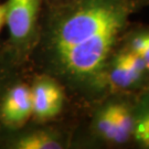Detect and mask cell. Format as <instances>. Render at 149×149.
<instances>
[{"label": "cell", "instance_id": "6da1fadb", "mask_svg": "<svg viewBox=\"0 0 149 149\" xmlns=\"http://www.w3.org/2000/svg\"><path fill=\"white\" fill-rule=\"evenodd\" d=\"M130 12L128 0H70L52 11L43 28L44 65L71 84L98 81Z\"/></svg>", "mask_w": 149, "mask_h": 149}, {"label": "cell", "instance_id": "7a4b0ae2", "mask_svg": "<svg viewBox=\"0 0 149 149\" xmlns=\"http://www.w3.org/2000/svg\"><path fill=\"white\" fill-rule=\"evenodd\" d=\"M41 0H7L5 23L10 33L11 43L27 48L36 36Z\"/></svg>", "mask_w": 149, "mask_h": 149}, {"label": "cell", "instance_id": "3957f363", "mask_svg": "<svg viewBox=\"0 0 149 149\" xmlns=\"http://www.w3.org/2000/svg\"><path fill=\"white\" fill-rule=\"evenodd\" d=\"M31 88L32 116L38 120L55 117L64 104V92L55 79L49 75L38 76Z\"/></svg>", "mask_w": 149, "mask_h": 149}, {"label": "cell", "instance_id": "277c9868", "mask_svg": "<svg viewBox=\"0 0 149 149\" xmlns=\"http://www.w3.org/2000/svg\"><path fill=\"white\" fill-rule=\"evenodd\" d=\"M32 117L31 88L26 83H17L2 94L0 120L10 128L23 126Z\"/></svg>", "mask_w": 149, "mask_h": 149}, {"label": "cell", "instance_id": "5b68a950", "mask_svg": "<svg viewBox=\"0 0 149 149\" xmlns=\"http://www.w3.org/2000/svg\"><path fill=\"white\" fill-rule=\"evenodd\" d=\"M12 147L17 149H61L63 145L53 134L45 130H34L17 137Z\"/></svg>", "mask_w": 149, "mask_h": 149}, {"label": "cell", "instance_id": "8992f818", "mask_svg": "<svg viewBox=\"0 0 149 149\" xmlns=\"http://www.w3.org/2000/svg\"><path fill=\"white\" fill-rule=\"evenodd\" d=\"M140 73H138L128 62L126 53H119L113 61L111 71H109V80L113 85L117 87H128L135 84L141 77Z\"/></svg>", "mask_w": 149, "mask_h": 149}, {"label": "cell", "instance_id": "52a82bcc", "mask_svg": "<svg viewBox=\"0 0 149 149\" xmlns=\"http://www.w3.org/2000/svg\"><path fill=\"white\" fill-rule=\"evenodd\" d=\"M111 108H112L114 127H115L114 143L117 144L126 143L130 137V135L133 134V116L125 104H111Z\"/></svg>", "mask_w": 149, "mask_h": 149}, {"label": "cell", "instance_id": "ba28073f", "mask_svg": "<svg viewBox=\"0 0 149 149\" xmlns=\"http://www.w3.org/2000/svg\"><path fill=\"white\" fill-rule=\"evenodd\" d=\"M95 128L97 133L100 134L103 138L114 143L115 127H114V119H113L111 104L103 107L101 111L97 113L95 117Z\"/></svg>", "mask_w": 149, "mask_h": 149}, {"label": "cell", "instance_id": "9c48e42d", "mask_svg": "<svg viewBox=\"0 0 149 149\" xmlns=\"http://www.w3.org/2000/svg\"><path fill=\"white\" fill-rule=\"evenodd\" d=\"M149 45V33H143L135 37L130 42L129 50L134 51L136 53H140L144 49H146Z\"/></svg>", "mask_w": 149, "mask_h": 149}, {"label": "cell", "instance_id": "30bf717a", "mask_svg": "<svg viewBox=\"0 0 149 149\" xmlns=\"http://www.w3.org/2000/svg\"><path fill=\"white\" fill-rule=\"evenodd\" d=\"M134 135L136 139L138 140L141 145H144L145 147L149 148V130L148 129H143V128L134 127L133 129Z\"/></svg>", "mask_w": 149, "mask_h": 149}, {"label": "cell", "instance_id": "8fae6325", "mask_svg": "<svg viewBox=\"0 0 149 149\" xmlns=\"http://www.w3.org/2000/svg\"><path fill=\"white\" fill-rule=\"evenodd\" d=\"M135 127V126H134ZM137 128H143V129H148L149 130V113L145 114L143 117L140 118L136 125Z\"/></svg>", "mask_w": 149, "mask_h": 149}, {"label": "cell", "instance_id": "7c38bea8", "mask_svg": "<svg viewBox=\"0 0 149 149\" xmlns=\"http://www.w3.org/2000/svg\"><path fill=\"white\" fill-rule=\"evenodd\" d=\"M139 54H140V55H141V58L144 59L145 63H146L147 71H149V45L146 49H144V50H143Z\"/></svg>", "mask_w": 149, "mask_h": 149}, {"label": "cell", "instance_id": "4fadbf2b", "mask_svg": "<svg viewBox=\"0 0 149 149\" xmlns=\"http://www.w3.org/2000/svg\"><path fill=\"white\" fill-rule=\"evenodd\" d=\"M5 17H6L5 5H0V29L2 28L3 23H5Z\"/></svg>", "mask_w": 149, "mask_h": 149}, {"label": "cell", "instance_id": "5bb4252c", "mask_svg": "<svg viewBox=\"0 0 149 149\" xmlns=\"http://www.w3.org/2000/svg\"><path fill=\"white\" fill-rule=\"evenodd\" d=\"M2 91H3V75H2V72L0 71V100L2 97Z\"/></svg>", "mask_w": 149, "mask_h": 149}]
</instances>
